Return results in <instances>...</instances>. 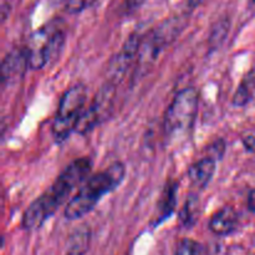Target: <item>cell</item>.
<instances>
[{
  "mask_svg": "<svg viewBox=\"0 0 255 255\" xmlns=\"http://www.w3.org/2000/svg\"><path fill=\"white\" fill-rule=\"evenodd\" d=\"M92 169V161L89 157H81L72 161L54 183L40 194L30 206L25 209L21 218V227L25 231H36L41 228L59 207L66 201L70 194L86 182Z\"/></svg>",
  "mask_w": 255,
  "mask_h": 255,
  "instance_id": "6da1fadb",
  "label": "cell"
},
{
  "mask_svg": "<svg viewBox=\"0 0 255 255\" xmlns=\"http://www.w3.org/2000/svg\"><path fill=\"white\" fill-rule=\"evenodd\" d=\"M125 174V164L122 162H115L106 169L86 179L77 193L67 202L64 211L65 218L77 221L90 213L102 197L115 191L124 182Z\"/></svg>",
  "mask_w": 255,
  "mask_h": 255,
  "instance_id": "7a4b0ae2",
  "label": "cell"
},
{
  "mask_svg": "<svg viewBox=\"0 0 255 255\" xmlns=\"http://www.w3.org/2000/svg\"><path fill=\"white\" fill-rule=\"evenodd\" d=\"M189 15L191 14L182 11L179 15L167 17L146 36H142L137 54V74L146 72L157 61L163 50L171 45L187 26Z\"/></svg>",
  "mask_w": 255,
  "mask_h": 255,
  "instance_id": "3957f363",
  "label": "cell"
},
{
  "mask_svg": "<svg viewBox=\"0 0 255 255\" xmlns=\"http://www.w3.org/2000/svg\"><path fill=\"white\" fill-rule=\"evenodd\" d=\"M199 94L194 87H186L174 96L164 114V132L171 138L189 133L198 114Z\"/></svg>",
  "mask_w": 255,
  "mask_h": 255,
  "instance_id": "277c9868",
  "label": "cell"
},
{
  "mask_svg": "<svg viewBox=\"0 0 255 255\" xmlns=\"http://www.w3.org/2000/svg\"><path fill=\"white\" fill-rule=\"evenodd\" d=\"M86 97L87 92L84 85H75L62 94L52 122L51 132L55 142L62 143L75 132L77 121L85 110Z\"/></svg>",
  "mask_w": 255,
  "mask_h": 255,
  "instance_id": "5b68a950",
  "label": "cell"
},
{
  "mask_svg": "<svg viewBox=\"0 0 255 255\" xmlns=\"http://www.w3.org/2000/svg\"><path fill=\"white\" fill-rule=\"evenodd\" d=\"M116 86L117 85L105 82L104 86L94 97L91 105L85 109L80 116L75 128L76 133L87 134L105 120L109 119L116 99Z\"/></svg>",
  "mask_w": 255,
  "mask_h": 255,
  "instance_id": "8992f818",
  "label": "cell"
},
{
  "mask_svg": "<svg viewBox=\"0 0 255 255\" xmlns=\"http://www.w3.org/2000/svg\"><path fill=\"white\" fill-rule=\"evenodd\" d=\"M141 40L142 36L137 32H133L127 37L121 50L110 60L106 70V82L119 85L125 79L131 64L134 59H137Z\"/></svg>",
  "mask_w": 255,
  "mask_h": 255,
  "instance_id": "52a82bcc",
  "label": "cell"
},
{
  "mask_svg": "<svg viewBox=\"0 0 255 255\" xmlns=\"http://www.w3.org/2000/svg\"><path fill=\"white\" fill-rule=\"evenodd\" d=\"M26 69H30L29 52H27L26 46L14 49L4 57L1 62L2 84L21 77L26 71Z\"/></svg>",
  "mask_w": 255,
  "mask_h": 255,
  "instance_id": "ba28073f",
  "label": "cell"
},
{
  "mask_svg": "<svg viewBox=\"0 0 255 255\" xmlns=\"http://www.w3.org/2000/svg\"><path fill=\"white\" fill-rule=\"evenodd\" d=\"M217 161L212 157L206 156L192 164L188 168V179L197 189H204L209 184L216 173Z\"/></svg>",
  "mask_w": 255,
  "mask_h": 255,
  "instance_id": "9c48e42d",
  "label": "cell"
},
{
  "mask_svg": "<svg viewBox=\"0 0 255 255\" xmlns=\"http://www.w3.org/2000/svg\"><path fill=\"white\" fill-rule=\"evenodd\" d=\"M238 213L231 206L223 207L212 216L209 221V229L216 236H228L238 227Z\"/></svg>",
  "mask_w": 255,
  "mask_h": 255,
  "instance_id": "30bf717a",
  "label": "cell"
},
{
  "mask_svg": "<svg viewBox=\"0 0 255 255\" xmlns=\"http://www.w3.org/2000/svg\"><path fill=\"white\" fill-rule=\"evenodd\" d=\"M177 203V184L173 181L167 182L161 199L158 202V216L156 223H162L166 218H168L173 213Z\"/></svg>",
  "mask_w": 255,
  "mask_h": 255,
  "instance_id": "8fae6325",
  "label": "cell"
},
{
  "mask_svg": "<svg viewBox=\"0 0 255 255\" xmlns=\"http://www.w3.org/2000/svg\"><path fill=\"white\" fill-rule=\"evenodd\" d=\"M255 91V72L252 71L247 75L237 89L233 97V105L238 107H243L248 104L253 97Z\"/></svg>",
  "mask_w": 255,
  "mask_h": 255,
  "instance_id": "7c38bea8",
  "label": "cell"
},
{
  "mask_svg": "<svg viewBox=\"0 0 255 255\" xmlns=\"http://www.w3.org/2000/svg\"><path fill=\"white\" fill-rule=\"evenodd\" d=\"M199 198L196 194H192L187 198L183 208L179 212V222L186 228H191L196 224L199 217Z\"/></svg>",
  "mask_w": 255,
  "mask_h": 255,
  "instance_id": "4fadbf2b",
  "label": "cell"
},
{
  "mask_svg": "<svg viewBox=\"0 0 255 255\" xmlns=\"http://www.w3.org/2000/svg\"><path fill=\"white\" fill-rule=\"evenodd\" d=\"M90 246V231L85 228L77 229L70 239V248L66 255H85Z\"/></svg>",
  "mask_w": 255,
  "mask_h": 255,
  "instance_id": "5bb4252c",
  "label": "cell"
},
{
  "mask_svg": "<svg viewBox=\"0 0 255 255\" xmlns=\"http://www.w3.org/2000/svg\"><path fill=\"white\" fill-rule=\"evenodd\" d=\"M229 21L228 19H222L212 27L211 36H209V41H211V46L216 47L223 42L226 36L228 35L229 31Z\"/></svg>",
  "mask_w": 255,
  "mask_h": 255,
  "instance_id": "9a60e30c",
  "label": "cell"
},
{
  "mask_svg": "<svg viewBox=\"0 0 255 255\" xmlns=\"http://www.w3.org/2000/svg\"><path fill=\"white\" fill-rule=\"evenodd\" d=\"M174 255H204V249L193 239H182L177 246Z\"/></svg>",
  "mask_w": 255,
  "mask_h": 255,
  "instance_id": "2e32d148",
  "label": "cell"
},
{
  "mask_svg": "<svg viewBox=\"0 0 255 255\" xmlns=\"http://www.w3.org/2000/svg\"><path fill=\"white\" fill-rule=\"evenodd\" d=\"M96 1L97 0H66L65 1V10L69 14H79V12H82L84 10L92 6Z\"/></svg>",
  "mask_w": 255,
  "mask_h": 255,
  "instance_id": "e0dca14e",
  "label": "cell"
},
{
  "mask_svg": "<svg viewBox=\"0 0 255 255\" xmlns=\"http://www.w3.org/2000/svg\"><path fill=\"white\" fill-rule=\"evenodd\" d=\"M224 152H226V142L222 138L216 139L213 143L207 147V156L212 157L216 161L222 159V157L224 156Z\"/></svg>",
  "mask_w": 255,
  "mask_h": 255,
  "instance_id": "ac0fdd59",
  "label": "cell"
},
{
  "mask_svg": "<svg viewBox=\"0 0 255 255\" xmlns=\"http://www.w3.org/2000/svg\"><path fill=\"white\" fill-rule=\"evenodd\" d=\"M146 1L147 0H125L124 7L127 12H133L138 7H141Z\"/></svg>",
  "mask_w": 255,
  "mask_h": 255,
  "instance_id": "d6986e66",
  "label": "cell"
},
{
  "mask_svg": "<svg viewBox=\"0 0 255 255\" xmlns=\"http://www.w3.org/2000/svg\"><path fill=\"white\" fill-rule=\"evenodd\" d=\"M202 2H203V0H183V11L187 14H191Z\"/></svg>",
  "mask_w": 255,
  "mask_h": 255,
  "instance_id": "ffe728a7",
  "label": "cell"
},
{
  "mask_svg": "<svg viewBox=\"0 0 255 255\" xmlns=\"http://www.w3.org/2000/svg\"><path fill=\"white\" fill-rule=\"evenodd\" d=\"M243 144L247 151L255 152V134H249V136L244 137Z\"/></svg>",
  "mask_w": 255,
  "mask_h": 255,
  "instance_id": "44dd1931",
  "label": "cell"
},
{
  "mask_svg": "<svg viewBox=\"0 0 255 255\" xmlns=\"http://www.w3.org/2000/svg\"><path fill=\"white\" fill-rule=\"evenodd\" d=\"M248 208L251 209L253 213H255V189L249 193L248 197Z\"/></svg>",
  "mask_w": 255,
  "mask_h": 255,
  "instance_id": "7402d4cb",
  "label": "cell"
},
{
  "mask_svg": "<svg viewBox=\"0 0 255 255\" xmlns=\"http://www.w3.org/2000/svg\"><path fill=\"white\" fill-rule=\"evenodd\" d=\"M52 1H66V0H52Z\"/></svg>",
  "mask_w": 255,
  "mask_h": 255,
  "instance_id": "603a6c76",
  "label": "cell"
},
{
  "mask_svg": "<svg viewBox=\"0 0 255 255\" xmlns=\"http://www.w3.org/2000/svg\"><path fill=\"white\" fill-rule=\"evenodd\" d=\"M252 1H253V2H255V0H252Z\"/></svg>",
  "mask_w": 255,
  "mask_h": 255,
  "instance_id": "cb8c5ba5",
  "label": "cell"
}]
</instances>
